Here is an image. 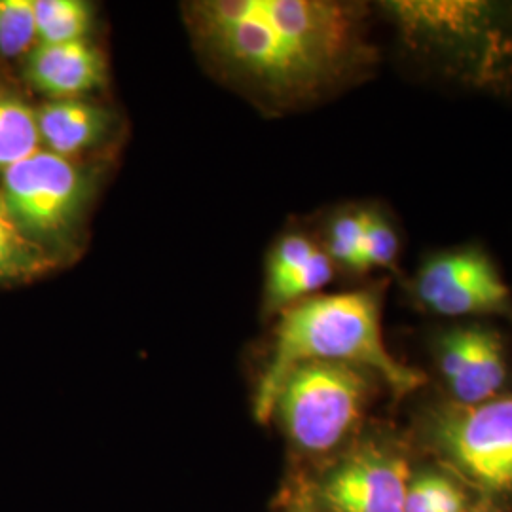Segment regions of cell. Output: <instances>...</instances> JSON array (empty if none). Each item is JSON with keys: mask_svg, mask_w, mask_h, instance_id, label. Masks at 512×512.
I'll list each match as a JSON object with an SVG mask.
<instances>
[{"mask_svg": "<svg viewBox=\"0 0 512 512\" xmlns=\"http://www.w3.org/2000/svg\"><path fill=\"white\" fill-rule=\"evenodd\" d=\"M188 14L205 52L279 107L321 99L378 63L361 4L205 0Z\"/></svg>", "mask_w": 512, "mask_h": 512, "instance_id": "6da1fadb", "label": "cell"}, {"mask_svg": "<svg viewBox=\"0 0 512 512\" xmlns=\"http://www.w3.org/2000/svg\"><path fill=\"white\" fill-rule=\"evenodd\" d=\"M382 287L315 294L279 313L270 361L256 385L255 416L272 420L275 397L289 372L304 363H344L374 372L395 397L425 384V374L385 346Z\"/></svg>", "mask_w": 512, "mask_h": 512, "instance_id": "7a4b0ae2", "label": "cell"}, {"mask_svg": "<svg viewBox=\"0 0 512 512\" xmlns=\"http://www.w3.org/2000/svg\"><path fill=\"white\" fill-rule=\"evenodd\" d=\"M404 55L423 69L478 92L512 90V2H382Z\"/></svg>", "mask_w": 512, "mask_h": 512, "instance_id": "3957f363", "label": "cell"}, {"mask_svg": "<svg viewBox=\"0 0 512 512\" xmlns=\"http://www.w3.org/2000/svg\"><path fill=\"white\" fill-rule=\"evenodd\" d=\"M384 382L370 370L344 363H304L277 391L272 420L304 458H329L359 433Z\"/></svg>", "mask_w": 512, "mask_h": 512, "instance_id": "277c9868", "label": "cell"}, {"mask_svg": "<svg viewBox=\"0 0 512 512\" xmlns=\"http://www.w3.org/2000/svg\"><path fill=\"white\" fill-rule=\"evenodd\" d=\"M421 429L444 463L488 503L512 501V393L478 404H433Z\"/></svg>", "mask_w": 512, "mask_h": 512, "instance_id": "5b68a950", "label": "cell"}, {"mask_svg": "<svg viewBox=\"0 0 512 512\" xmlns=\"http://www.w3.org/2000/svg\"><path fill=\"white\" fill-rule=\"evenodd\" d=\"M92 192V175L84 167L44 148L0 179V202L10 217L52 253L73 238Z\"/></svg>", "mask_w": 512, "mask_h": 512, "instance_id": "8992f818", "label": "cell"}, {"mask_svg": "<svg viewBox=\"0 0 512 512\" xmlns=\"http://www.w3.org/2000/svg\"><path fill=\"white\" fill-rule=\"evenodd\" d=\"M408 293L420 310L437 317H503L512 321L511 287L494 258L478 245L425 256L408 281Z\"/></svg>", "mask_w": 512, "mask_h": 512, "instance_id": "52a82bcc", "label": "cell"}, {"mask_svg": "<svg viewBox=\"0 0 512 512\" xmlns=\"http://www.w3.org/2000/svg\"><path fill=\"white\" fill-rule=\"evenodd\" d=\"M412 480L401 444L382 437L351 442L313 486L317 512H404Z\"/></svg>", "mask_w": 512, "mask_h": 512, "instance_id": "ba28073f", "label": "cell"}, {"mask_svg": "<svg viewBox=\"0 0 512 512\" xmlns=\"http://www.w3.org/2000/svg\"><path fill=\"white\" fill-rule=\"evenodd\" d=\"M433 357L452 403H484L507 393L509 353L490 325L471 321L440 330L433 338Z\"/></svg>", "mask_w": 512, "mask_h": 512, "instance_id": "9c48e42d", "label": "cell"}, {"mask_svg": "<svg viewBox=\"0 0 512 512\" xmlns=\"http://www.w3.org/2000/svg\"><path fill=\"white\" fill-rule=\"evenodd\" d=\"M25 74L50 99L86 97L105 86L107 63L90 38L67 44H37L27 55Z\"/></svg>", "mask_w": 512, "mask_h": 512, "instance_id": "30bf717a", "label": "cell"}, {"mask_svg": "<svg viewBox=\"0 0 512 512\" xmlns=\"http://www.w3.org/2000/svg\"><path fill=\"white\" fill-rule=\"evenodd\" d=\"M42 148L73 158L97 147L112 128V112L86 97L50 99L37 109Z\"/></svg>", "mask_w": 512, "mask_h": 512, "instance_id": "8fae6325", "label": "cell"}, {"mask_svg": "<svg viewBox=\"0 0 512 512\" xmlns=\"http://www.w3.org/2000/svg\"><path fill=\"white\" fill-rule=\"evenodd\" d=\"M57 258L29 238L0 202V281H25L50 272Z\"/></svg>", "mask_w": 512, "mask_h": 512, "instance_id": "7c38bea8", "label": "cell"}, {"mask_svg": "<svg viewBox=\"0 0 512 512\" xmlns=\"http://www.w3.org/2000/svg\"><path fill=\"white\" fill-rule=\"evenodd\" d=\"M42 150L37 110L18 93L0 88V173Z\"/></svg>", "mask_w": 512, "mask_h": 512, "instance_id": "4fadbf2b", "label": "cell"}, {"mask_svg": "<svg viewBox=\"0 0 512 512\" xmlns=\"http://www.w3.org/2000/svg\"><path fill=\"white\" fill-rule=\"evenodd\" d=\"M38 44H67L88 40L93 8L84 0H33Z\"/></svg>", "mask_w": 512, "mask_h": 512, "instance_id": "5bb4252c", "label": "cell"}, {"mask_svg": "<svg viewBox=\"0 0 512 512\" xmlns=\"http://www.w3.org/2000/svg\"><path fill=\"white\" fill-rule=\"evenodd\" d=\"M334 270L336 266L327 251L319 247L310 256V260L302 264L293 275L270 289H264V310L268 313H281L294 304L315 296L332 281Z\"/></svg>", "mask_w": 512, "mask_h": 512, "instance_id": "9a60e30c", "label": "cell"}, {"mask_svg": "<svg viewBox=\"0 0 512 512\" xmlns=\"http://www.w3.org/2000/svg\"><path fill=\"white\" fill-rule=\"evenodd\" d=\"M401 238L387 213L380 207H366L365 234L361 243L359 274L370 270L397 272Z\"/></svg>", "mask_w": 512, "mask_h": 512, "instance_id": "2e32d148", "label": "cell"}, {"mask_svg": "<svg viewBox=\"0 0 512 512\" xmlns=\"http://www.w3.org/2000/svg\"><path fill=\"white\" fill-rule=\"evenodd\" d=\"M469 499L456 480L437 473L412 476L404 512H469Z\"/></svg>", "mask_w": 512, "mask_h": 512, "instance_id": "e0dca14e", "label": "cell"}, {"mask_svg": "<svg viewBox=\"0 0 512 512\" xmlns=\"http://www.w3.org/2000/svg\"><path fill=\"white\" fill-rule=\"evenodd\" d=\"M366 207L340 211L329 222L327 245L323 247L336 268L359 274L361 243L365 234Z\"/></svg>", "mask_w": 512, "mask_h": 512, "instance_id": "ac0fdd59", "label": "cell"}, {"mask_svg": "<svg viewBox=\"0 0 512 512\" xmlns=\"http://www.w3.org/2000/svg\"><path fill=\"white\" fill-rule=\"evenodd\" d=\"M38 44L33 0H0V55L18 57Z\"/></svg>", "mask_w": 512, "mask_h": 512, "instance_id": "d6986e66", "label": "cell"}, {"mask_svg": "<svg viewBox=\"0 0 512 512\" xmlns=\"http://www.w3.org/2000/svg\"><path fill=\"white\" fill-rule=\"evenodd\" d=\"M321 245L302 232L287 234L279 239L266 262V289L293 275Z\"/></svg>", "mask_w": 512, "mask_h": 512, "instance_id": "ffe728a7", "label": "cell"}, {"mask_svg": "<svg viewBox=\"0 0 512 512\" xmlns=\"http://www.w3.org/2000/svg\"><path fill=\"white\" fill-rule=\"evenodd\" d=\"M469 512H495V507L492 503L484 501V505H480V507H476V509H471Z\"/></svg>", "mask_w": 512, "mask_h": 512, "instance_id": "44dd1931", "label": "cell"}, {"mask_svg": "<svg viewBox=\"0 0 512 512\" xmlns=\"http://www.w3.org/2000/svg\"><path fill=\"white\" fill-rule=\"evenodd\" d=\"M291 512H317L313 507H310V505H304V507H296V509H293Z\"/></svg>", "mask_w": 512, "mask_h": 512, "instance_id": "7402d4cb", "label": "cell"}]
</instances>
